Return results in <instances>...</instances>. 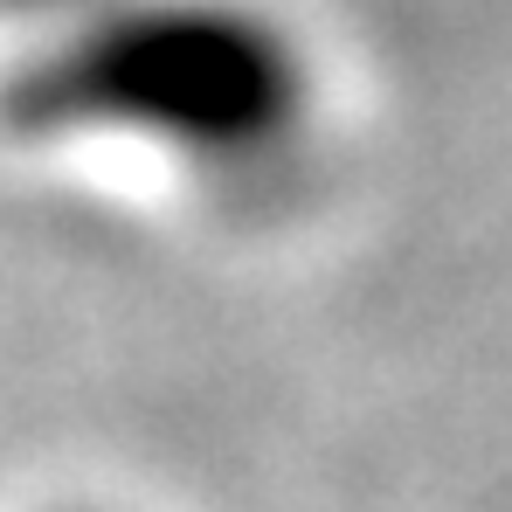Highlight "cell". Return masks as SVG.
I'll use <instances>...</instances> for the list:
<instances>
[{"mask_svg":"<svg viewBox=\"0 0 512 512\" xmlns=\"http://www.w3.org/2000/svg\"><path fill=\"white\" fill-rule=\"evenodd\" d=\"M312 111L298 42L243 0H132L0 84L21 139H139L208 173L277 160Z\"/></svg>","mask_w":512,"mask_h":512,"instance_id":"1","label":"cell"}]
</instances>
